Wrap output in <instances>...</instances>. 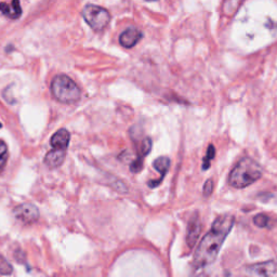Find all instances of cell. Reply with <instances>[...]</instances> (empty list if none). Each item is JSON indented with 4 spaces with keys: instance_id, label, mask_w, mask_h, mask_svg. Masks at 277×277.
I'll return each instance as SVG.
<instances>
[{
    "instance_id": "2",
    "label": "cell",
    "mask_w": 277,
    "mask_h": 277,
    "mask_svg": "<svg viewBox=\"0 0 277 277\" xmlns=\"http://www.w3.org/2000/svg\"><path fill=\"white\" fill-rule=\"evenodd\" d=\"M262 177L261 166L250 157H244L228 176V183L235 189H245Z\"/></svg>"
},
{
    "instance_id": "20",
    "label": "cell",
    "mask_w": 277,
    "mask_h": 277,
    "mask_svg": "<svg viewBox=\"0 0 277 277\" xmlns=\"http://www.w3.org/2000/svg\"><path fill=\"white\" fill-rule=\"evenodd\" d=\"M149 2H154V0H149Z\"/></svg>"
},
{
    "instance_id": "19",
    "label": "cell",
    "mask_w": 277,
    "mask_h": 277,
    "mask_svg": "<svg viewBox=\"0 0 277 277\" xmlns=\"http://www.w3.org/2000/svg\"><path fill=\"white\" fill-rule=\"evenodd\" d=\"M3 127V123L2 122H0V128H2Z\"/></svg>"
},
{
    "instance_id": "4",
    "label": "cell",
    "mask_w": 277,
    "mask_h": 277,
    "mask_svg": "<svg viewBox=\"0 0 277 277\" xmlns=\"http://www.w3.org/2000/svg\"><path fill=\"white\" fill-rule=\"evenodd\" d=\"M82 18L95 32L103 31L110 22V13L95 5H87L82 10Z\"/></svg>"
},
{
    "instance_id": "14",
    "label": "cell",
    "mask_w": 277,
    "mask_h": 277,
    "mask_svg": "<svg viewBox=\"0 0 277 277\" xmlns=\"http://www.w3.org/2000/svg\"><path fill=\"white\" fill-rule=\"evenodd\" d=\"M152 150V140L150 137H145L142 144H141V148H140V151H138V156L137 158L138 159H144V157L147 156L150 152Z\"/></svg>"
},
{
    "instance_id": "16",
    "label": "cell",
    "mask_w": 277,
    "mask_h": 277,
    "mask_svg": "<svg viewBox=\"0 0 277 277\" xmlns=\"http://www.w3.org/2000/svg\"><path fill=\"white\" fill-rule=\"evenodd\" d=\"M12 266L2 254H0V275H10L12 273Z\"/></svg>"
},
{
    "instance_id": "18",
    "label": "cell",
    "mask_w": 277,
    "mask_h": 277,
    "mask_svg": "<svg viewBox=\"0 0 277 277\" xmlns=\"http://www.w3.org/2000/svg\"><path fill=\"white\" fill-rule=\"evenodd\" d=\"M212 191H213V181L211 179H209V180H207L205 185H204V196L209 197L211 195Z\"/></svg>"
},
{
    "instance_id": "11",
    "label": "cell",
    "mask_w": 277,
    "mask_h": 277,
    "mask_svg": "<svg viewBox=\"0 0 277 277\" xmlns=\"http://www.w3.org/2000/svg\"><path fill=\"white\" fill-rule=\"evenodd\" d=\"M65 153L66 151L53 149L46 154L44 162L49 168H58L62 164H63L65 159Z\"/></svg>"
},
{
    "instance_id": "1",
    "label": "cell",
    "mask_w": 277,
    "mask_h": 277,
    "mask_svg": "<svg viewBox=\"0 0 277 277\" xmlns=\"http://www.w3.org/2000/svg\"><path fill=\"white\" fill-rule=\"evenodd\" d=\"M234 222L235 218L232 214H222L213 221L209 232L199 241V245L194 253V267L196 269L203 268L216 261Z\"/></svg>"
},
{
    "instance_id": "9",
    "label": "cell",
    "mask_w": 277,
    "mask_h": 277,
    "mask_svg": "<svg viewBox=\"0 0 277 277\" xmlns=\"http://www.w3.org/2000/svg\"><path fill=\"white\" fill-rule=\"evenodd\" d=\"M69 140H71V134H69L68 131L66 129H60L52 135L50 144L53 149L66 151L69 144Z\"/></svg>"
},
{
    "instance_id": "3",
    "label": "cell",
    "mask_w": 277,
    "mask_h": 277,
    "mask_svg": "<svg viewBox=\"0 0 277 277\" xmlns=\"http://www.w3.org/2000/svg\"><path fill=\"white\" fill-rule=\"evenodd\" d=\"M51 92L59 102L71 104L80 99L81 91L76 82L66 75L55 76L51 82Z\"/></svg>"
},
{
    "instance_id": "6",
    "label": "cell",
    "mask_w": 277,
    "mask_h": 277,
    "mask_svg": "<svg viewBox=\"0 0 277 277\" xmlns=\"http://www.w3.org/2000/svg\"><path fill=\"white\" fill-rule=\"evenodd\" d=\"M13 214H15L19 221L23 222L24 224L35 223L39 219V211L37 207L29 203L18 206L13 210Z\"/></svg>"
},
{
    "instance_id": "13",
    "label": "cell",
    "mask_w": 277,
    "mask_h": 277,
    "mask_svg": "<svg viewBox=\"0 0 277 277\" xmlns=\"http://www.w3.org/2000/svg\"><path fill=\"white\" fill-rule=\"evenodd\" d=\"M7 161H8V148L4 141L0 140V173L6 167Z\"/></svg>"
},
{
    "instance_id": "17",
    "label": "cell",
    "mask_w": 277,
    "mask_h": 277,
    "mask_svg": "<svg viewBox=\"0 0 277 277\" xmlns=\"http://www.w3.org/2000/svg\"><path fill=\"white\" fill-rule=\"evenodd\" d=\"M253 223L258 227H266L268 225V217L264 213L257 214L253 218Z\"/></svg>"
},
{
    "instance_id": "7",
    "label": "cell",
    "mask_w": 277,
    "mask_h": 277,
    "mask_svg": "<svg viewBox=\"0 0 277 277\" xmlns=\"http://www.w3.org/2000/svg\"><path fill=\"white\" fill-rule=\"evenodd\" d=\"M200 232H202V222H200L198 214L195 213L190 220L188 225V233H186V242H188V246L191 249L197 242Z\"/></svg>"
},
{
    "instance_id": "10",
    "label": "cell",
    "mask_w": 277,
    "mask_h": 277,
    "mask_svg": "<svg viewBox=\"0 0 277 277\" xmlns=\"http://www.w3.org/2000/svg\"><path fill=\"white\" fill-rule=\"evenodd\" d=\"M154 168L159 172L162 173V177L159 178L158 180H155V181H150L149 182V186L150 188H156L157 185H159L162 183L163 179L165 178V176L167 175V172L170 168V159L166 156L159 157L157 158L156 161L154 162Z\"/></svg>"
},
{
    "instance_id": "5",
    "label": "cell",
    "mask_w": 277,
    "mask_h": 277,
    "mask_svg": "<svg viewBox=\"0 0 277 277\" xmlns=\"http://www.w3.org/2000/svg\"><path fill=\"white\" fill-rule=\"evenodd\" d=\"M245 273L250 276H277V260H269L245 267Z\"/></svg>"
},
{
    "instance_id": "12",
    "label": "cell",
    "mask_w": 277,
    "mask_h": 277,
    "mask_svg": "<svg viewBox=\"0 0 277 277\" xmlns=\"http://www.w3.org/2000/svg\"><path fill=\"white\" fill-rule=\"evenodd\" d=\"M0 11L4 16L8 17L9 19H19L22 15V8L20 6V0H12L11 6L7 5L6 3L0 4Z\"/></svg>"
},
{
    "instance_id": "15",
    "label": "cell",
    "mask_w": 277,
    "mask_h": 277,
    "mask_svg": "<svg viewBox=\"0 0 277 277\" xmlns=\"http://www.w3.org/2000/svg\"><path fill=\"white\" fill-rule=\"evenodd\" d=\"M214 155H216V149H214L212 144H210L209 148H208V150H207L206 156L204 158V164H203L204 170H207L210 168V162L214 158Z\"/></svg>"
},
{
    "instance_id": "8",
    "label": "cell",
    "mask_w": 277,
    "mask_h": 277,
    "mask_svg": "<svg viewBox=\"0 0 277 277\" xmlns=\"http://www.w3.org/2000/svg\"><path fill=\"white\" fill-rule=\"evenodd\" d=\"M143 36V34L138 31L137 29H134V27H130V29L124 31L119 37V43L122 47L124 48H130L134 47L138 41L141 40Z\"/></svg>"
}]
</instances>
